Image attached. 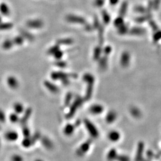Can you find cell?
Listing matches in <instances>:
<instances>
[{"label": "cell", "instance_id": "obj_30", "mask_svg": "<svg viewBox=\"0 0 161 161\" xmlns=\"http://www.w3.org/2000/svg\"><path fill=\"white\" fill-rule=\"evenodd\" d=\"M1 125H0V130H1Z\"/></svg>", "mask_w": 161, "mask_h": 161}, {"label": "cell", "instance_id": "obj_18", "mask_svg": "<svg viewBox=\"0 0 161 161\" xmlns=\"http://www.w3.org/2000/svg\"><path fill=\"white\" fill-rule=\"evenodd\" d=\"M60 50V46L58 44H56L52 47H51L47 51V53L49 55H52L53 56V54L57 52L58 50Z\"/></svg>", "mask_w": 161, "mask_h": 161}, {"label": "cell", "instance_id": "obj_25", "mask_svg": "<svg viewBox=\"0 0 161 161\" xmlns=\"http://www.w3.org/2000/svg\"><path fill=\"white\" fill-rule=\"evenodd\" d=\"M71 98H72V95L71 93H68L66 97V99H65V104L66 106H67V104L70 103L71 102Z\"/></svg>", "mask_w": 161, "mask_h": 161}, {"label": "cell", "instance_id": "obj_2", "mask_svg": "<svg viewBox=\"0 0 161 161\" xmlns=\"http://www.w3.org/2000/svg\"><path fill=\"white\" fill-rule=\"evenodd\" d=\"M66 20L67 21L70 23H74V24H85V20L78 16L69 14L66 17Z\"/></svg>", "mask_w": 161, "mask_h": 161}, {"label": "cell", "instance_id": "obj_29", "mask_svg": "<svg viewBox=\"0 0 161 161\" xmlns=\"http://www.w3.org/2000/svg\"><path fill=\"white\" fill-rule=\"evenodd\" d=\"M1 16H0V22H1Z\"/></svg>", "mask_w": 161, "mask_h": 161}, {"label": "cell", "instance_id": "obj_13", "mask_svg": "<svg viewBox=\"0 0 161 161\" xmlns=\"http://www.w3.org/2000/svg\"><path fill=\"white\" fill-rule=\"evenodd\" d=\"M13 109L14 110V112L17 114L21 113L24 111V106L20 103H16L14 104Z\"/></svg>", "mask_w": 161, "mask_h": 161}, {"label": "cell", "instance_id": "obj_27", "mask_svg": "<svg viewBox=\"0 0 161 161\" xmlns=\"http://www.w3.org/2000/svg\"><path fill=\"white\" fill-rule=\"evenodd\" d=\"M110 1L111 4H115L116 3H118V0H110Z\"/></svg>", "mask_w": 161, "mask_h": 161}, {"label": "cell", "instance_id": "obj_21", "mask_svg": "<svg viewBox=\"0 0 161 161\" xmlns=\"http://www.w3.org/2000/svg\"><path fill=\"white\" fill-rule=\"evenodd\" d=\"M63 53L62 51H61L60 50H58L57 52H56L54 54H53V56L54 57V58L57 60H59L62 59V57H63Z\"/></svg>", "mask_w": 161, "mask_h": 161}, {"label": "cell", "instance_id": "obj_26", "mask_svg": "<svg viewBox=\"0 0 161 161\" xmlns=\"http://www.w3.org/2000/svg\"><path fill=\"white\" fill-rule=\"evenodd\" d=\"M63 84L64 85H67L69 83V81L68 80V78H65V79H63L62 80H61Z\"/></svg>", "mask_w": 161, "mask_h": 161}, {"label": "cell", "instance_id": "obj_6", "mask_svg": "<svg viewBox=\"0 0 161 161\" xmlns=\"http://www.w3.org/2000/svg\"><path fill=\"white\" fill-rule=\"evenodd\" d=\"M44 84L45 87L47 88V89L53 93H57L59 91V88L52 82H50L49 81H45L44 82Z\"/></svg>", "mask_w": 161, "mask_h": 161}, {"label": "cell", "instance_id": "obj_1", "mask_svg": "<svg viewBox=\"0 0 161 161\" xmlns=\"http://www.w3.org/2000/svg\"><path fill=\"white\" fill-rule=\"evenodd\" d=\"M26 26L29 28L38 29H41L44 26V22L40 19L30 20L26 22Z\"/></svg>", "mask_w": 161, "mask_h": 161}, {"label": "cell", "instance_id": "obj_15", "mask_svg": "<svg viewBox=\"0 0 161 161\" xmlns=\"http://www.w3.org/2000/svg\"><path fill=\"white\" fill-rule=\"evenodd\" d=\"M73 43V40L71 38L59 39L57 41V44L60 45H70Z\"/></svg>", "mask_w": 161, "mask_h": 161}, {"label": "cell", "instance_id": "obj_4", "mask_svg": "<svg viewBox=\"0 0 161 161\" xmlns=\"http://www.w3.org/2000/svg\"><path fill=\"white\" fill-rule=\"evenodd\" d=\"M32 113V110L31 108H28L26 111L24 113V114L23 115V117H21V118L20 119H19V122L21 125H24L26 124V123L28 122V121L29 120V118L31 117V114Z\"/></svg>", "mask_w": 161, "mask_h": 161}, {"label": "cell", "instance_id": "obj_17", "mask_svg": "<svg viewBox=\"0 0 161 161\" xmlns=\"http://www.w3.org/2000/svg\"><path fill=\"white\" fill-rule=\"evenodd\" d=\"M74 130V127L73 125H72L71 124H67L64 127L63 132H64V134H66L67 135H69L72 134Z\"/></svg>", "mask_w": 161, "mask_h": 161}, {"label": "cell", "instance_id": "obj_23", "mask_svg": "<svg viewBox=\"0 0 161 161\" xmlns=\"http://www.w3.org/2000/svg\"><path fill=\"white\" fill-rule=\"evenodd\" d=\"M12 161H24L23 157L19 155H14L11 157Z\"/></svg>", "mask_w": 161, "mask_h": 161}, {"label": "cell", "instance_id": "obj_5", "mask_svg": "<svg viewBox=\"0 0 161 161\" xmlns=\"http://www.w3.org/2000/svg\"><path fill=\"white\" fill-rule=\"evenodd\" d=\"M41 141L42 144V145L46 148L49 150L52 149L53 148V143L51 141V140L48 138L47 137H41Z\"/></svg>", "mask_w": 161, "mask_h": 161}, {"label": "cell", "instance_id": "obj_3", "mask_svg": "<svg viewBox=\"0 0 161 161\" xmlns=\"http://www.w3.org/2000/svg\"><path fill=\"white\" fill-rule=\"evenodd\" d=\"M74 75H70L63 72H53L51 74V78L53 80H62L65 78H68L71 77H74Z\"/></svg>", "mask_w": 161, "mask_h": 161}, {"label": "cell", "instance_id": "obj_22", "mask_svg": "<svg viewBox=\"0 0 161 161\" xmlns=\"http://www.w3.org/2000/svg\"><path fill=\"white\" fill-rule=\"evenodd\" d=\"M55 64H56L57 67H62V68L65 67L66 66V65H67L66 62L62 61V60H57V62H56Z\"/></svg>", "mask_w": 161, "mask_h": 161}, {"label": "cell", "instance_id": "obj_28", "mask_svg": "<svg viewBox=\"0 0 161 161\" xmlns=\"http://www.w3.org/2000/svg\"><path fill=\"white\" fill-rule=\"evenodd\" d=\"M35 161H43V160H41V159H37V160H36Z\"/></svg>", "mask_w": 161, "mask_h": 161}, {"label": "cell", "instance_id": "obj_9", "mask_svg": "<svg viewBox=\"0 0 161 161\" xmlns=\"http://www.w3.org/2000/svg\"><path fill=\"white\" fill-rule=\"evenodd\" d=\"M20 35L24 38V39H26L28 41H32L34 39V36L32 34H31L29 32H28V31L24 29H20L19 30Z\"/></svg>", "mask_w": 161, "mask_h": 161}, {"label": "cell", "instance_id": "obj_12", "mask_svg": "<svg viewBox=\"0 0 161 161\" xmlns=\"http://www.w3.org/2000/svg\"><path fill=\"white\" fill-rule=\"evenodd\" d=\"M13 27V24L10 22H0V31H7Z\"/></svg>", "mask_w": 161, "mask_h": 161}, {"label": "cell", "instance_id": "obj_11", "mask_svg": "<svg viewBox=\"0 0 161 161\" xmlns=\"http://www.w3.org/2000/svg\"><path fill=\"white\" fill-rule=\"evenodd\" d=\"M14 44L13 42V40L11 39H6L2 44V47L4 50H9L10 49H11L13 46H14Z\"/></svg>", "mask_w": 161, "mask_h": 161}, {"label": "cell", "instance_id": "obj_31", "mask_svg": "<svg viewBox=\"0 0 161 161\" xmlns=\"http://www.w3.org/2000/svg\"><path fill=\"white\" fill-rule=\"evenodd\" d=\"M0 145H1V142H0Z\"/></svg>", "mask_w": 161, "mask_h": 161}, {"label": "cell", "instance_id": "obj_14", "mask_svg": "<svg viewBox=\"0 0 161 161\" xmlns=\"http://www.w3.org/2000/svg\"><path fill=\"white\" fill-rule=\"evenodd\" d=\"M21 143H22V146L26 148L29 147L34 145L31 138V136H29L28 137H25V139L23 140Z\"/></svg>", "mask_w": 161, "mask_h": 161}, {"label": "cell", "instance_id": "obj_16", "mask_svg": "<svg viewBox=\"0 0 161 161\" xmlns=\"http://www.w3.org/2000/svg\"><path fill=\"white\" fill-rule=\"evenodd\" d=\"M12 40H13L14 45H16L19 46V45H22L23 44H24L25 39L23 38L21 35H19V36H15L14 38V39H12Z\"/></svg>", "mask_w": 161, "mask_h": 161}, {"label": "cell", "instance_id": "obj_20", "mask_svg": "<svg viewBox=\"0 0 161 161\" xmlns=\"http://www.w3.org/2000/svg\"><path fill=\"white\" fill-rule=\"evenodd\" d=\"M23 134L25 136V137H28L31 136V131L29 129V128L26 126H24L22 129Z\"/></svg>", "mask_w": 161, "mask_h": 161}, {"label": "cell", "instance_id": "obj_24", "mask_svg": "<svg viewBox=\"0 0 161 161\" xmlns=\"http://www.w3.org/2000/svg\"><path fill=\"white\" fill-rule=\"evenodd\" d=\"M6 121V115L4 112L0 109V122H4Z\"/></svg>", "mask_w": 161, "mask_h": 161}, {"label": "cell", "instance_id": "obj_7", "mask_svg": "<svg viewBox=\"0 0 161 161\" xmlns=\"http://www.w3.org/2000/svg\"><path fill=\"white\" fill-rule=\"evenodd\" d=\"M18 137H19V135L17 132L14 131H9L5 134L6 139L10 142H14L17 140L18 139Z\"/></svg>", "mask_w": 161, "mask_h": 161}, {"label": "cell", "instance_id": "obj_19", "mask_svg": "<svg viewBox=\"0 0 161 161\" xmlns=\"http://www.w3.org/2000/svg\"><path fill=\"white\" fill-rule=\"evenodd\" d=\"M9 119L10 121L13 122V123H16L17 122L19 121V117L18 116V114L16 113H11L9 117Z\"/></svg>", "mask_w": 161, "mask_h": 161}, {"label": "cell", "instance_id": "obj_8", "mask_svg": "<svg viewBox=\"0 0 161 161\" xmlns=\"http://www.w3.org/2000/svg\"><path fill=\"white\" fill-rule=\"evenodd\" d=\"M7 82L9 86L12 89H16L19 85V81L14 77H9L7 79Z\"/></svg>", "mask_w": 161, "mask_h": 161}, {"label": "cell", "instance_id": "obj_10", "mask_svg": "<svg viewBox=\"0 0 161 161\" xmlns=\"http://www.w3.org/2000/svg\"><path fill=\"white\" fill-rule=\"evenodd\" d=\"M0 12L5 16H8L10 15V10L9 6L6 3H2L0 4Z\"/></svg>", "mask_w": 161, "mask_h": 161}]
</instances>
